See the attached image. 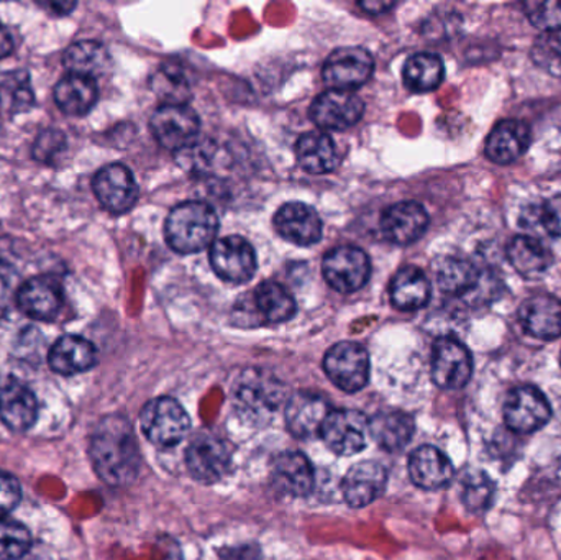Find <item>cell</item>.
I'll return each mask as SVG.
<instances>
[{"label":"cell","instance_id":"40","mask_svg":"<svg viewBox=\"0 0 561 560\" xmlns=\"http://www.w3.org/2000/svg\"><path fill=\"white\" fill-rule=\"evenodd\" d=\"M153 89L164 101V105H186L190 84L180 71L164 68L154 76Z\"/></svg>","mask_w":561,"mask_h":560},{"label":"cell","instance_id":"24","mask_svg":"<svg viewBox=\"0 0 561 560\" xmlns=\"http://www.w3.org/2000/svg\"><path fill=\"white\" fill-rule=\"evenodd\" d=\"M49 367L59 375H78L94 367L98 352L91 342L79 335H62L49 351Z\"/></svg>","mask_w":561,"mask_h":560},{"label":"cell","instance_id":"3","mask_svg":"<svg viewBox=\"0 0 561 560\" xmlns=\"http://www.w3.org/2000/svg\"><path fill=\"white\" fill-rule=\"evenodd\" d=\"M284 400L286 388L272 375L263 372H247L236 387L237 410L240 416L252 423H266L270 418L275 416Z\"/></svg>","mask_w":561,"mask_h":560},{"label":"cell","instance_id":"27","mask_svg":"<svg viewBox=\"0 0 561 560\" xmlns=\"http://www.w3.org/2000/svg\"><path fill=\"white\" fill-rule=\"evenodd\" d=\"M389 295L401 311H417L431 299V282L417 266H404L392 278Z\"/></svg>","mask_w":561,"mask_h":560},{"label":"cell","instance_id":"41","mask_svg":"<svg viewBox=\"0 0 561 560\" xmlns=\"http://www.w3.org/2000/svg\"><path fill=\"white\" fill-rule=\"evenodd\" d=\"M534 61L550 75L561 76V30L546 33L534 46Z\"/></svg>","mask_w":561,"mask_h":560},{"label":"cell","instance_id":"38","mask_svg":"<svg viewBox=\"0 0 561 560\" xmlns=\"http://www.w3.org/2000/svg\"><path fill=\"white\" fill-rule=\"evenodd\" d=\"M32 546V536L25 526L0 518V560L23 558Z\"/></svg>","mask_w":561,"mask_h":560},{"label":"cell","instance_id":"19","mask_svg":"<svg viewBox=\"0 0 561 560\" xmlns=\"http://www.w3.org/2000/svg\"><path fill=\"white\" fill-rule=\"evenodd\" d=\"M16 302L22 312L38 321H51L61 311L62 292L56 279L35 276L26 279L16 293Z\"/></svg>","mask_w":561,"mask_h":560},{"label":"cell","instance_id":"23","mask_svg":"<svg viewBox=\"0 0 561 560\" xmlns=\"http://www.w3.org/2000/svg\"><path fill=\"white\" fill-rule=\"evenodd\" d=\"M409 476L421 489L438 490L454 479V466L437 447L422 446L409 459Z\"/></svg>","mask_w":561,"mask_h":560},{"label":"cell","instance_id":"21","mask_svg":"<svg viewBox=\"0 0 561 560\" xmlns=\"http://www.w3.org/2000/svg\"><path fill=\"white\" fill-rule=\"evenodd\" d=\"M286 424L299 439L317 436L330 414L329 404L319 395L296 393L286 403Z\"/></svg>","mask_w":561,"mask_h":560},{"label":"cell","instance_id":"5","mask_svg":"<svg viewBox=\"0 0 561 560\" xmlns=\"http://www.w3.org/2000/svg\"><path fill=\"white\" fill-rule=\"evenodd\" d=\"M323 370L340 390L355 393L368 384V352L355 342H340L327 352Z\"/></svg>","mask_w":561,"mask_h":560},{"label":"cell","instance_id":"47","mask_svg":"<svg viewBox=\"0 0 561 560\" xmlns=\"http://www.w3.org/2000/svg\"><path fill=\"white\" fill-rule=\"evenodd\" d=\"M359 5L369 13H381L385 10L391 9L394 3L392 2H362Z\"/></svg>","mask_w":561,"mask_h":560},{"label":"cell","instance_id":"28","mask_svg":"<svg viewBox=\"0 0 561 560\" xmlns=\"http://www.w3.org/2000/svg\"><path fill=\"white\" fill-rule=\"evenodd\" d=\"M98 98V82L94 79L85 78V76L68 72L55 88L56 104L71 117H81L91 112Z\"/></svg>","mask_w":561,"mask_h":560},{"label":"cell","instance_id":"2","mask_svg":"<svg viewBox=\"0 0 561 560\" xmlns=\"http://www.w3.org/2000/svg\"><path fill=\"white\" fill-rule=\"evenodd\" d=\"M219 230V217L209 204L187 201L171 210L164 224L168 245L178 253H197L209 247Z\"/></svg>","mask_w":561,"mask_h":560},{"label":"cell","instance_id":"22","mask_svg":"<svg viewBox=\"0 0 561 560\" xmlns=\"http://www.w3.org/2000/svg\"><path fill=\"white\" fill-rule=\"evenodd\" d=\"M530 145V128L516 118L501 121L486 140V157L497 164H510L526 153Z\"/></svg>","mask_w":561,"mask_h":560},{"label":"cell","instance_id":"45","mask_svg":"<svg viewBox=\"0 0 561 560\" xmlns=\"http://www.w3.org/2000/svg\"><path fill=\"white\" fill-rule=\"evenodd\" d=\"M13 39L10 35L9 30L5 26L0 25V59L7 58L12 53Z\"/></svg>","mask_w":561,"mask_h":560},{"label":"cell","instance_id":"4","mask_svg":"<svg viewBox=\"0 0 561 560\" xmlns=\"http://www.w3.org/2000/svg\"><path fill=\"white\" fill-rule=\"evenodd\" d=\"M140 426L154 446L174 447L190 433L191 420L186 410L173 398H157L141 410Z\"/></svg>","mask_w":561,"mask_h":560},{"label":"cell","instance_id":"29","mask_svg":"<svg viewBox=\"0 0 561 560\" xmlns=\"http://www.w3.org/2000/svg\"><path fill=\"white\" fill-rule=\"evenodd\" d=\"M297 161L307 173H330L339 167L335 144L323 132L304 134L296 145Z\"/></svg>","mask_w":561,"mask_h":560},{"label":"cell","instance_id":"15","mask_svg":"<svg viewBox=\"0 0 561 560\" xmlns=\"http://www.w3.org/2000/svg\"><path fill=\"white\" fill-rule=\"evenodd\" d=\"M95 196L99 203L114 214H124L135 206L138 186L134 174L124 164H107L94 176Z\"/></svg>","mask_w":561,"mask_h":560},{"label":"cell","instance_id":"8","mask_svg":"<svg viewBox=\"0 0 561 560\" xmlns=\"http://www.w3.org/2000/svg\"><path fill=\"white\" fill-rule=\"evenodd\" d=\"M375 71L373 56L359 46L335 49L323 65L322 76L333 91H346L366 84Z\"/></svg>","mask_w":561,"mask_h":560},{"label":"cell","instance_id":"17","mask_svg":"<svg viewBox=\"0 0 561 560\" xmlns=\"http://www.w3.org/2000/svg\"><path fill=\"white\" fill-rule=\"evenodd\" d=\"M386 483H388V473L385 467L375 460H365L346 472L342 482L343 496L353 508H363L371 505L382 495Z\"/></svg>","mask_w":561,"mask_h":560},{"label":"cell","instance_id":"1","mask_svg":"<svg viewBox=\"0 0 561 560\" xmlns=\"http://www.w3.org/2000/svg\"><path fill=\"white\" fill-rule=\"evenodd\" d=\"M95 473L112 487L134 482L140 472V450L131 424L122 416H107L95 426L89 447Z\"/></svg>","mask_w":561,"mask_h":560},{"label":"cell","instance_id":"32","mask_svg":"<svg viewBox=\"0 0 561 560\" xmlns=\"http://www.w3.org/2000/svg\"><path fill=\"white\" fill-rule=\"evenodd\" d=\"M520 227L534 239H561V196L529 204L520 214Z\"/></svg>","mask_w":561,"mask_h":560},{"label":"cell","instance_id":"6","mask_svg":"<svg viewBox=\"0 0 561 560\" xmlns=\"http://www.w3.org/2000/svg\"><path fill=\"white\" fill-rule=\"evenodd\" d=\"M150 128L161 147L183 151L196 144L201 122L187 105H161L151 115Z\"/></svg>","mask_w":561,"mask_h":560},{"label":"cell","instance_id":"10","mask_svg":"<svg viewBox=\"0 0 561 560\" xmlns=\"http://www.w3.org/2000/svg\"><path fill=\"white\" fill-rule=\"evenodd\" d=\"M210 263L219 278L233 285L250 282L256 272L255 250L239 236L216 240L210 249Z\"/></svg>","mask_w":561,"mask_h":560},{"label":"cell","instance_id":"11","mask_svg":"<svg viewBox=\"0 0 561 560\" xmlns=\"http://www.w3.org/2000/svg\"><path fill=\"white\" fill-rule=\"evenodd\" d=\"M473 358L457 339L442 338L432 351V380L444 390H458L470 381Z\"/></svg>","mask_w":561,"mask_h":560},{"label":"cell","instance_id":"12","mask_svg":"<svg viewBox=\"0 0 561 560\" xmlns=\"http://www.w3.org/2000/svg\"><path fill=\"white\" fill-rule=\"evenodd\" d=\"M369 423L358 411H330L320 430L327 447L339 456H355L366 447Z\"/></svg>","mask_w":561,"mask_h":560},{"label":"cell","instance_id":"26","mask_svg":"<svg viewBox=\"0 0 561 560\" xmlns=\"http://www.w3.org/2000/svg\"><path fill=\"white\" fill-rule=\"evenodd\" d=\"M273 482L290 496H307L312 492L316 477L307 457L299 453L280 454L273 464Z\"/></svg>","mask_w":561,"mask_h":560},{"label":"cell","instance_id":"34","mask_svg":"<svg viewBox=\"0 0 561 560\" xmlns=\"http://www.w3.org/2000/svg\"><path fill=\"white\" fill-rule=\"evenodd\" d=\"M369 434L382 449L398 453L411 441L414 420L404 413L378 414L369 423Z\"/></svg>","mask_w":561,"mask_h":560},{"label":"cell","instance_id":"16","mask_svg":"<svg viewBox=\"0 0 561 560\" xmlns=\"http://www.w3.org/2000/svg\"><path fill=\"white\" fill-rule=\"evenodd\" d=\"M427 227V210L414 201L394 204L381 216L382 233L396 245H409L421 239Z\"/></svg>","mask_w":561,"mask_h":560},{"label":"cell","instance_id":"43","mask_svg":"<svg viewBox=\"0 0 561 560\" xmlns=\"http://www.w3.org/2000/svg\"><path fill=\"white\" fill-rule=\"evenodd\" d=\"M66 137L59 130H45L36 137L33 157L36 161L51 164L65 151Z\"/></svg>","mask_w":561,"mask_h":560},{"label":"cell","instance_id":"18","mask_svg":"<svg viewBox=\"0 0 561 560\" xmlns=\"http://www.w3.org/2000/svg\"><path fill=\"white\" fill-rule=\"evenodd\" d=\"M276 232L287 242L300 247L313 245L322 239L319 214L304 203H287L276 213Z\"/></svg>","mask_w":561,"mask_h":560},{"label":"cell","instance_id":"30","mask_svg":"<svg viewBox=\"0 0 561 560\" xmlns=\"http://www.w3.org/2000/svg\"><path fill=\"white\" fill-rule=\"evenodd\" d=\"M507 256L516 272L529 279L546 275L553 262L552 253L542 240L530 236L516 237L507 247Z\"/></svg>","mask_w":561,"mask_h":560},{"label":"cell","instance_id":"36","mask_svg":"<svg viewBox=\"0 0 561 560\" xmlns=\"http://www.w3.org/2000/svg\"><path fill=\"white\" fill-rule=\"evenodd\" d=\"M438 288L448 295H467L480 283V273L473 263L458 256H447L435 265Z\"/></svg>","mask_w":561,"mask_h":560},{"label":"cell","instance_id":"7","mask_svg":"<svg viewBox=\"0 0 561 560\" xmlns=\"http://www.w3.org/2000/svg\"><path fill=\"white\" fill-rule=\"evenodd\" d=\"M323 276L339 293H355L366 285L371 275L368 255L352 245L336 247L323 256Z\"/></svg>","mask_w":561,"mask_h":560},{"label":"cell","instance_id":"31","mask_svg":"<svg viewBox=\"0 0 561 560\" xmlns=\"http://www.w3.org/2000/svg\"><path fill=\"white\" fill-rule=\"evenodd\" d=\"M112 59L102 43L92 39L72 43L65 53V66L71 75L98 79L111 69Z\"/></svg>","mask_w":561,"mask_h":560},{"label":"cell","instance_id":"37","mask_svg":"<svg viewBox=\"0 0 561 560\" xmlns=\"http://www.w3.org/2000/svg\"><path fill=\"white\" fill-rule=\"evenodd\" d=\"M35 105L32 81L23 69L3 72L0 76V111L13 117L30 111Z\"/></svg>","mask_w":561,"mask_h":560},{"label":"cell","instance_id":"46","mask_svg":"<svg viewBox=\"0 0 561 560\" xmlns=\"http://www.w3.org/2000/svg\"><path fill=\"white\" fill-rule=\"evenodd\" d=\"M43 7H45L46 10H49V12L56 13V15H68L69 12H71L72 9H75L76 3L75 2H49V3H42Z\"/></svg>","mask_w":561,"mask_h":560},{"label":"cell","instance_id":"9","mask_svg":"<svg viewBox=\"0 0 561 560\" xmlns=\"http://www.w3.org/2000/svg\"><path fill=\"white\" fill-rule=\"evenodd\" d=\"M552 408L539 388H516L504 404V421L517 434L536 433L549 423Z\"/></svg>","mask_w":561,"mask_h":560},{"label":"cell","instance_id":"14","mask_svg":"<svg viewBox=\"0 0 561 560\" xmlns=\"http://www.w3.org/2000/svg\"><path fill=\"white\" fill-rule=\"evenodd\" d=\"M365 105L353 92L329 91L320 94L310 105V118L323 130H346L358 124Z\"/></svg>","mask_w":561,"mask_h":560},{"label":"cell","instance_id":"13","mask_svg":"<svg viewBox=\"0 0 561 560\" xmlns=\"http://www.w3.org/2000/svg\"><path fill=\"white\" fill-rule=\"evenodd\" d=\"M186 464L191 476L203 483H216L229 472L230 453L224 441L199 434L191 441L186 450Z\"/></svg>","mask_w":561,"mask_h":560},{"label":"cell","instance_id":"20","mask_svg":"<svg viewBox=\"0 0 561 560\" xmlns=\"http://www.w3.org/2000/svg\"><path fill=\"white\" fill-rule=\"evenodd\" d=\"M519 319L530 335L552 341L561 335V301L547 293H537L523 302Z\"/></svg>","mask_w":561,"mask_h":560},{"label":"cell","instance_id":"25","mask_svg":"<svg viewBox=\"0 0 561 560\" xmlns=\"http://www.w3.org/2000/svg\"><path fill=\"white\" fill-rule=\"evenodd\" d=\"M38 418V403L35 395L25 385H7L0 391V420L3 421L9 430L22 433L30 430Z\"/></svg>","mask_w":561,"mask_h":560},{"label":"cell","instance_id":"35","mask_svg":"<svg viewBox=\"0 0 561 560\" xmlns=\"http://www.w3.org/2000/svg\"><path fill=\"white\" fill-rule=\"evenodd\" d=\"M445 68L440 56L434 53H417L405 61L402 78L412 92H431L444 81Z\"/></svg>","mask_w":561,"mask_h":560},{"label":"cell","instance_id":"44","mask_svg":"<svg viewBox=\"0 0 561 560\" xmlns=\"http://www.w3.org/2000/svg\"><path fill=\"white\" fill-rule=\"evenodd\" d=\"M22 500V489L15 477L0 472V518L12 513Z\"/></svg>","mask_w":561,"mask_h":560},{"label":"cell","instance_id":"42","mask_svg":"<svg viewBox=\"0 0 561 560\" xmlns=\"http://www.w3.org/2000/svg\"><path fill=\"white\" fill-rule=\"evenodd\" d=\"M526 12L530 22H533L537 28L546 30L547 33L560 32L561 2H559V0L526 3Z\"/></svg>","mask_w":561,"mask_h":560},{"label":"cell","instance_id":"33","mask_svg":"<svg viewBox=\"0 0 561 560\" xmlns=\"http://www.w3.org/2000/svg\"><path fill=\"white\" fill-rule=\"evenodd\" d=\"M253 308L260 312L262 324H279L296 315V301L284 286L265 282L253 293Z\"/></svg>","mask_w":561,"mask_h":560},{"label":"cell","instance_id":"39","mask_svg":"<svg viewBox=\"0 0 561 560\" xmlns=\"http://www.w3.org/2000/svg\"><path fill=\"white\" fill-rule=\"evenodd\" d=\"M493 480L484 472H471L463 479V499L465 506L471 512H481L491 505L494 499Z\"/></svg>","mask_w":561,"mask_h":560}]
</instances>
